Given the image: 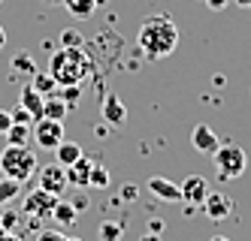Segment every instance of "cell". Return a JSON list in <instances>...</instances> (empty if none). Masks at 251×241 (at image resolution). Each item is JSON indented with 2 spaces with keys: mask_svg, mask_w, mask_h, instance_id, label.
<instances>
[{
  "mask_svg": "<svg viewBox=\"0 0 251 241\" xmlns=\"http://www.w3.org/2000/svg\"><path fill=\"white\" fill-rule=\"evenodd\" d=\"M139 51L146 54L149 61H160V58H170V54L178 48V24L173 22V15L167 12H157L149 15L139 27Z\"/></svg>",
  "mask_w": 251,
  "mask_h": 241,
  "instance_id": "cell-1",
  "label": "cell"
},
{
  "mask_svg": "<svg viewBox=\"0 0 251 241\" xmlns=\"http://www.w3.org/2000/svg\"><path fill=\"white\" fill-rule=\"evenodd\" d=\"M49 72L58 85H82L94 72V61L85 45H61L49 61Z\"/></svg>",
  "mask_w": 251,
  "mask_h": 241,
  "instance_id": "cell-2",
  "label": "cell"
},
{
  "mask_svg": "<svg viewBox=\"0 0 251 241\" xmlns=\"http://www.w3.org/2000/svg\"><path fill=\"white\" fill-rule=\"evenodd\" d=\"M37 169H40L37 154H33L27 145H6L3 151H0V172L6 178H15V181L25 184L27 178H33Z\"/></svg>",
  "mask_w": 251,
  "mask_h": 241,
  "instance_id": "cell-3",
  "label": "cell"
},
{
  "mask_svg": "<svg viewBox=\"0 0 251 241\" xmlns=\"http://www.w3.org/2000/svg\"><path fill=\"white\" fill-rule=\"evenodd\" d=\"M212 160H215V169H218V178H227V181L242 178L245 169H248L245 151H242L239 145H233V142H221L218 148H215Z\"/></svg>",
  "mask_w": 251,
  "mask_h": 241,
  "instance_id": "cell-4",
  "label": "cell"
},
{
  "mask_svg": "<svg viewBox=\"0 0 251 241\" xmlns=\"http://www.w3.org/2000/svg\"><path fill=\"white\" fill-rule=\"evenodd\" d=\"M55 202H58V196H55V193H49V190L37 187L33 193H27V196H25L22 211H25V217H30V220H33V223H40V220H49V217H51V208H55Z\"/></svg>",
  "mask_w": 251,
  "mask_h": 241,
  "instance_id": "cell-5",
  "label": "cell"
},
{
  "mask_svg": "<svg viewBox=\"0 0 251 241\" xmlns=\"http://www.w3.org/2000/svg\"><path fill=\"white\" fill-rule=\"evenodd\" d=\"M33 142L46 151H55V148L64 142V121H51V118H40L37 124L30 127Z\"/></svg>",
  "mask_w": 251,
  "mask_h": 241,
  "instance_id": "cell-6",
  "label": "cell"
},
{
  "mask_svg": "<svg viewBox=\"0 0 251 241\" xmlns=\"http://www.w3.org/2000/svg\"><path fill=\"white\" fill-rule=\"evenodd\" d=\"M200 208H203V214H206L209 220L221 223V220H227L233 211H236V202H233L230 193H221V190H212V187H209V193H206V199H203Z\"/></svg>",
  "mask_w": 251,
  "mask_h": 241,
  "instance_id": "cell-7",
  "label": "cell"
},
{
  "mask_svg": "<svg viewBox=\"0 0 251 241\" xmlns=\"http://www.w3.org/2000/svg\"><path fill=\"white\" fill-rule=\"evenodd\" d=\"M37 178H40V187L49 190V193H55L61 196L67 187H70V181H67V169L61 163H49V166H40L37 169Z\"/></svg>",
  "mask_w": 251,
  "mask_h": 241,
  "instance_id": "cell-8",
  "label": "cell"
},
{
  "mask_svg": "<svg viewBox=\"0 0 251 241\" xmlns=\"http://www.w3.org/2000/svg\"><path fill=\"white\" fill-rule=\"evenodd\" d=\"M178 190H182V202H185V205L200 208L203 199H206V193H209V181L203 175H188L182 184H178Z\"/></svg>",
  "mask_w": 251,
  "mask_h": 241,
  "instance_id": "cell-9",
  "label": "cell"
},
{
  "mask_svg": "<svg viewBox=\"0 0 251 241\" xmlns=\"http://www.w3.org/2000/svg\"><path fill=\"white\" fill-rule=\"evenodd\" d=\"M100 115H103V121L109 124V127H121L124 121H127V109H124V103L118 100V94L106 90V97L100 103Z\"/></svg>",
  "mask_w": 251,
  "mask_h": 241,
  "instance_id": "cell-10",
  "label": "cell"
},
{
  "mask_svg": "<svg viewBox=\"0 0 251 241\" xmlns=\"http://www.w3.org/2000/svg\"><path fill=\"white\" fill-rule=\"evenodd\" d=\"M191 145H194V151H200V154H215V148L221 145V139L215 136V130L209 124H197L194 133H191Z\"/></svg>",
  "mask_w": 251,
  "mask_h": 241,
  "instance_id": "cell-11",
  "label": "cell"
},
{
  "mask_svg": "<svg viewBox=\"0 0 251 241\" xmlns=\"http://www.w3.org/2000/svg\"><path fill=\"white\" fill-rule=\"evenodd\" d=\"M43 100H46V97H43V94H40V90L33 88L30 82L22 88V94H19V106H22V109H27V112L33 115V121H40V118H43Z\"/></svg>",
  "mask_w": 251,
  "mask_h": 241,
  "instance_id": "cell-12",
  "label": "cell"
},
{
  "mask_svg": "<svg viewBox=\"0 0 251 241\" xmlns=\"http://www.w3.org/2000/svg\"><path fill=\"white\" fill-rule=\"evenodd\" d=\"M149 190H151L157 199H164V202H182V190H178V184L160 178V175L149 178Z\"/></svg>",
  "mask_w": 251,
  "mask_h": 241,
  "instance_id": "cell-13",
  "label": "cell"
},
{
  "mask_svg": "<svg viewBox=\"0 0 251 241\" xmlns=\"http://www.w3.org/2000/svg\"><path fill=\"white\" fill-rule=\"evenodd\" d=\"M91 163H94L91 157H85V154H82V157H79L73 166H67V181L73 184V187H79V190H82V187H88V175H91Z\"/></svg>",
  "mask_w": 251,
  "mask_h": 241,
  "instance_id": "cell-14",
  "label": "cell"
},
{
  "mask_svg": "<svg viewBox=\"0 0 251 241\" xmlns=\"http://www.w3.org/2000/svg\"><path fill=\"white\" fill-rule=\"evenodd\" d=\"M51 220H58V226H73L79 220V211L73 208V202H67V199L58 196L55 208H51Z\"/></svg>",
  "mask_w": 251,
  "mask_h": 241,
  "instance_id": "cell-15",
  "label": "cell"
},
{
  "mask_svg": "<svg viewBox=\"0 0 251 241\" xmlns=\"http://www.w3.org/2000/svg\"><path fill=\"white\" fill-rule=\"evenodd\" d=\"M70 115V106L58 97V94H49L43 100V118H51V121H64Z\"/></svg>",
  "mask_w": 251,
  "mask_h": 241,
  "instance_id": "cell-16",
  "label": "cell"
},
{
  "mask_svg": "<svg viewBox=\"0 0 251 241\" xmlns=\"http://www.w3.org/2000/svg\"><path fill=\"white\" fill-rule=\"evenodd\" d=\"M85 151H82V145H76V142H61L58 148H55V163H61L64 166V169H67V166H73L79 157H82Z\"/></svg>",
  "mask_w": 251,
  "mask_h": 241,
  "instance_id": "cell-17",
  "label": "cell"
},
{
  "mask_svg": "<svg viewBox=\"0 0 251 241\" xmlns=\"http://www.w3.org/2000/svg\"><path fill=\"white\" fill-rule=\"evenodd\" d=\"M61 3L67 6V12L73 15V18H79V22L91 18V15H94V9H97L94 0H61Z\"/></svg>",
  "mask_w": 251,
  "mask_h": 241,
  "instance_id": "cell-18",
  "label": "cell"
},
{
  "mask_svg": "<svg viewBox=\"0 0 251 241\" xmlns=\"http://www.w3.org/2000/svg\"><path fill=\"white\" fill-rule=\"evenodd\" d=\"M97 235H100V241H121L124 238V223L121 220H103Z\"/></svg>",
  "mask_w": 251,
  "mask_h": 241,
  "instance_id": "cell-19",
  "label": "cell"
},
{
  "mask_svg": "<svg viewBox=\"0 0 251 241\" xmlns=\"http://www.w3.org/2000/svg\"><path fill=\"white\" fill-rule=\"evenodd\" d=\"M30 85L37 88L43 97H49V94H55V90H58V82L51 79V72H40V69H37V72L30 76Z\"/></svg>",
  "mask_w": 251,
  "mask_h": 241,
  "instance_id": "cell-20",
  "label": "cell"
},
{
  "mask_svg": "<svg viewBox=\"0 0 251 241\" xmlns=\"http://www.w3.org/2000/svg\"><path fill=\"white\" fill-rule=\"evenodd\" d=\"M30 127H33V124H12V127L6 130V142H9V145H27V142L33 139Z\"/></svg>",
  "mask_w": 251,
  "mask_h": 241,
  "instance_id": "cell-21",
  "label": "cell"
},
{
  "mask_svg": "<svg viewBox=\"0 0 251 241\" xmlns=\"http://www.w3.org/2000/svg\"><path fill=\"white\" fill-rule=\"evenodd\" d=\"M22 193V181H15V178H0V205H9V202Z\"/></svg>",
  "mask_w": 251,
  "mask_h": 241,
  "instance_id": "cell-22",
  "label": "cell"
},
{
  "mask_svg": "<svg viewBox=\"0 0 251 241\" xmlns=\"http://www.w3.org/2000/svg\"><path fill=\"white\" fill-rule=\"evenodd\" d=\"M109 169L100 163V160H94L91 163V175H88V187H109Z\"/></svg>",
  "mask_w": 251,
  "mask_h": 241,
  "instance_id": "cell-23",
  "label": "cell"
},
{
  "mask_svg": "<svg viewBox=\"0 0 251 241\" xmlns=\"http://www.w3.org/2000/svg\"><path fill=\"white\" fill-rule=\"evenodd\" d=\"M55 94H58L70 109H76V106H79V97H82V85H58Z\"/></svg>",
  "mask_w": 251,
  "mask_h": 241,
  "instance_id": "cell-24",
  "label": "cell"
},
{
  "mask_svg": "<svg viewBox=\"0 0 251 241\" xmlns=\"http://www.w3.org/2000/svg\"><path fill=\"white\" fill-rule=\"evenodd\" d=\"M12 72H22V76H33V72H37V64H33L30 54H15V58H12Z\"/></svg>",
  "mask_w": 251,
  "mask_h": 241,
  "instance_id": "cell-25",
  "label": "cell"
},
{
  "mask_svg": "<svg viewBox=\"0 0 251 241\" xmlns=\"http://www.w3.org/2000/svg\"><path fill=\"white\" fill-rule=\"evenodd\" d=\"M61 45H85V40H82V33H79V30L67 27V30L61 33Z\"/></svg>",
  "mask_w": 251,
  "mask_h": 241,
  "instance_id": "cell-26",
  "label": "cell"
},
{
  "mask_svg": "<svg viewBox=\"0 0 251 241\" xmlns=\"http://www.w3.org/2000/svg\"><path fill=\"white\" fill-rule=\"evenodd\" d=\"M9 115H12V124H33V115L27 112V109H22V106H15Z\"/></svg>",
  "mask_w": 251,
  "mask_h": 241,
  "instance_id": "cell-27",
  "label": "cell"
},
{
  "mask_svg": "<svg viewBox=\"0 0 251 241\" xmlns=\"http://www.w3.org/2000/svg\"><path fill=\"white\" fill-rule=\"evenodd\" d=\"M37 241H70V235H64L61 229H43L37 235Z\"/></svg>",
  "mask_w": 251,
  "mask_h": 241,
  "instance_id": "cell-28",
  "label": "cell"
},
{
  "mask_svg": "<svg viewBox=\"0 0 251 241\" xmlns=\"http://www.w3.org/2000/svg\"><path fill=\"white\" fill-rule=\"evenodd\" d=\"M15 226H19V214H12V211L0 214V229H12L15 232Z\"/></svg>",
  "mask_w": 251,
  "mask_h": 241,
  "instance_id": "cell-29",
  "label": "cell"
},
{
  "mask_svg": "<svg viewBox=\"0 0 251 241\" xmlns=\"http://www.w3.org/2000/svg\"><path fill=\"white\" fill-rule=\"evenodd\" d=\"M9 127H12V115L0 109V136H6V130H9Z\"/></svg>",
  "mask_w": 251,
  "mask_h": 241,
  "instance_id": "cell-30",
  "label": "cell"
},
{
  "mask_svg": "<svg viewBox=\"0 0 251 241\" xmlns=\"http://www.w3.org/2000/svg\"><path fill=\"white\" fill-rule=\"evenodd\" d=\"M227 3H230V0H206V6H209L212 12H221V9H227Z\"/></svg>",
  "mask_w": 251,
  "mask_h": 241,
  "instance_id": "cell-31",
  "label": "cell"
},
{
  "mask_svg": "<svg viewBox=\"0 0 251 241\" xmlns=\"http://www.w3.org/2000/svg\"><path fill=\"white\" fill-rule=\"evenodd\" d=\"M0 241H22V238L15 235L12 229H0Z\"/></svg>",
  "mask_w": 251,
  "mask_h": 241,
  "instance_id": "cell-32",
  "label": "cell"
},
{
  "mask_svg": "<svg viewBox=\"0 0 251 241\" xmlns=\"http://www.w3.org/2000/svg\"><path fill=\"white\" fill-rule=\"evenodd\" d=\"M73 208H76V211H79V208H82V211H85V208H88V196H85V193H82V196H76V199H73Z\"/></svg>",
  "mask_w": 251,
  "mask_h": 241,
  "instance_id": "cell-33",
  "label": "cell"
},
{
  "mask_svg": "<svg viewBox=\"0 0 251 241\" xmlns=\"http://www.w3.org/2000/svg\"><path fill=\"white\" fill-rule=\"evenodd\" d=\"M149 226H151V232H164V220H154V217H151Z\"/></svg>",
  "mask_w": 251,
  "mask_h": 241,
  "instance_id": "cell-34",
  "label": "cell"
},
{
  "mask_svg": "<svg viewBox=\"0 0 251 241\" xmlns=\"http://www.w3.org/2000/svg\"><path fill=\"white\" fill-rule=\"evenodd\" d=\"M6 48V30H3V24H0V51Z\"/></svg>",
  "mask_w": 251,
  "mask_h": 241,
  "instance_id": "cell-35",
  "label": "cell"
},
{
  "mask_svg": "<svg viewBox=\"0 0 251 241\" xmlns=\"http://www.w3.org/2000/svg\"><path fill=\"white\" fill-rule=\"evenodd\" d=\"M139 241H160V238H157V232H149V235H142Z\"/></svg>",
  "mask_w": 251,
  "mask_h": 241,
  "instance_id": "cell-36",
  "label": "cell"
},
{
  "mask_svg": "<svg viewBox=\"0 0 251 241\" xmlns=\"http://www.w3.org/2000/svg\"><path fill=\"white\" fill-rule=\"evenodd\" d=\"M236 6H242V9H251V0H233Z\"/></svg>",
  "mask_w": 251,
  "mask_h": 241,
  "instance_id": "cell-37",
  "label": "cell"
},
{
  "mask_svg": "<svg viewBox=\"0 0 251 241\" xmlns=\"http://www.w3.org/2000/svg\"><path fill=\"white\" fill-rule=\"evenodd\" d=\"M209 241H230V238H227V235H212Z\"/></svg>",
  "mask_w": 251,
  "mask_h": 241,
  "instance_id": "cell-38",
  "label": "cell"
},
{
  "mask_svg": "<svg viewBox=\"0 0 251 241\" xmlns=\"http://www.w3.org/2000/svg\"><path fill=\"white\" fill-rule=\"evenodd\" d=\"M46 3H49V6H58V3H61V0H46Z\"/></svg>",
  "mask_w": 251,
  "mask_h": 241,
  "instance_id": "cell-39",
  "label": "cell"
},
{
  "mask_svg": "<svg viewBox=\"0 0 251 241\" xmlns=\"http://www.w3.org/2000/svg\"><path fill=\"white\" fill-rule=\"evenodd\" d=\"M94 3H97V6H106V3H109V0H94Z\"/></svg>",
  "mask_w": 251,
  "mask_h": 241,
  "instance_id": "cell-40",
  "label": "cell"
},
{
  "mask_svg": "<svg viewBox=\"0 0 251 241\" xmlns=\"http://www.w3.org/2000/svg\"><path fill=\"white\" fill-rule=\"evenodd\" d=\"M70 241H82V238H70Z\"/></svg>",
  "mask_w": 251,
  "mask_h": 241,
  "instance_id": "cell-41",
  "label": "cell"
},
{
  "mask_svg": "<svg viewBox=\"0 0 251 241\" xmlns=\"http://www.w3.org/2000/svg\"><path fill=\"white\" fill-rule=\"evenodd\" d=\"M0 3H3V0H0Z\"/></svg>",
  "mask_w": 251,
  "mask_h": 241,
  "instance_id": "cell-42",
  "label": "cell"
}]
</instances>
